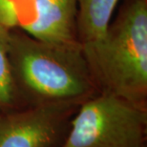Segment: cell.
Masks as SVG:
<instances>
[{"instance_id": "3957f363", "label": "cell", "mask_w": 147, "mask_h": 147, "mask_svg": "<svg viewBox=\"0 0 147 147\" xmlns=\"http://www.w3.org/2000/svg\"><path fill=\"white\" fill-rule=\"evenodd\" d=\"M146 106L100 91L78 105L61 147H144Z\"/></svg>"}, {"instance_id": "52a82bcc", "label": "cell", "mask_w": 147, "mask_h": 147, "mask_svg": "<svg viewBox=\"0 0 147 147\" xmlns=\"http://www.w3.org/2000/svg\"><path fill=\"white\" fill-rule=\"evenodd\" d=\"M11 30L0 24V113L20 109L25 104L14 80L9 57Z\"/></svg>"}, {"instance_id": "277c9868", "label": "cell", "mask_w": 147, "mask_h": 147, "mask_svg": "<svg viewBox=\"0 0 147 147\" xmlns=\"http://www.w3.org/2000/svg\"><path fill=\"white\" fill-rule=\"evenodd\" d=\"M78 105L50 103L0 113V147H54Z\"/></svg>"}, {"instance_id": "6da1fadb", "label": "cell", "mask_w": 147, "mask_h": 147, "mask_svg": "<svg viewBox=\"0 0 147 147\" xmlns=\"http://www.w3.org/2000/svg\"><path fill=\"white\" fill-rule=\"evenodd\" d=\"M13 75L28 105H79L100 92L80 44L58 45L11 29L9 42Z\"/></svg>"}, {"instance_id": "ba28073f", "label": "cell", "mask_w": 147, "mask_h": 147, "mask_svg": "<svg viewBox=\"0 0 147 147\" xmlns=\"http://www.w3.org/2000/svg\"><path fill=\"white\" fill-rule=\"evenodd\" d=\"M34 0H0V24L22 28L30 19Z\"/></svg>"}, {"instance_id": "7a4b0ae2", "label": "cell", "mask_w": 147, "mask_h": 147, "mask_svg": "<svg viewBox=\"0 0 147 147\" xmlns=\"http://www.w3.org/2000/svg\"><path fill=\"white\" fill-rule=\"evenodd\" d=\"M82 49L100 91L146 106L147 0H124L104 36Z\"/></svg>"}, {"instance_id": "5b68a950", "label": "cell", "mask_w": 147, "mask_h": 147, "mask_svg": "<svg viewBox=\"0 0 147 147\" xmlns=\"http://www.w3.org/2000/svg\"><path fill=\"white\" fill-rule=\"evenodd\" d=\"M78 0H34L28 22L20 28L33 37L58 45H78Z\"/></svg>"}, {"instance_id": "8992f818", "label": "cell", "mask_w": 147, "mask_h": 147, "mask_svg": "<svg viewBox=\"0 0 147 147\" xmlns=\"http://www.w3.org/2000/svg\"><path fill=\"white\" fill-rule=\"evenodd\" d=\"M119 0H78L76 31L82 48L98 43L106 33Z\"/></svg>"}]
</instances>
